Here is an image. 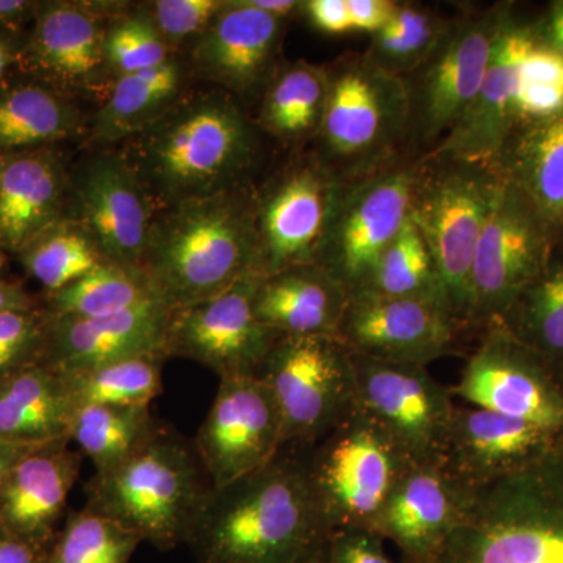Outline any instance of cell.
<instances>
[{"instance_id": "obj_1", "label": "cell", "mask_w": 563, "mask_h": 563, "mask_svg": "<svg viewBox=\"0 0 563 563\" xmlns=\"http://www.w3.org/2000/svg\"><path fill=\"white\" fill-rule=\"evenodd\" d=\"M309 448L211 487L187 543L199 563H313L332 531L310 479Z\"/></svg>"}, {"instance_id": "obj_2", "label": "cell", "mask_w": 563, "mask_h": 563, "mask_svg": "<svg viewBox=\"0 0 563 563\" xmlns=\"http://www.w3.org/2000/svg\"><path fill=\"white\" fill-rule=\"evenodd\" d=\"M258 135L224 92L174 102L132 136L124 157L147 195L174 206L239 188L258 157Z\"/></svg>"}, {"instance_id": "obj_3", "label": "cell", "mask_w": 563, "mask_h": 563, "mask_svg": "<svg viewBox=\"0 0 563 563\" xmlns=\"http://www.w3.org/2000/svg\"><path fill=\"white\" fill-rule=\"evenodd\" d=\"M257 258L255 201L236 188L166 207L155 217L141 272L173 312L257 273Z\"/></svg>"}, {"instance_id": "obj_4", "label": "cell", "mask_w": 563, "mask_h": 563, "mask_svg": "<svg viewBox=\"0 0 563 563\" xmlns=\"http://www.w3.org/2000/svg\"><path fill=\"white\" fill-rule=\"evenodd\" d=\"M437 563H563V457L473 490Z\"/></svg>"}, {"instance_id": "obj_5", "label": "cell", "mask_w": 563, "mask_h": 563, "mask_svg": "<svg viewBox=\"0 0 563 563\" xmlns=\"http://www.w3.org/2000/svg\"><path fill=\"white\" fill-rule=\"evenodd\" d=\"M211 483L195 444L161 431L87 487V509L117 521L162 551L187 543Z\"/></svg>"}, {"instance_id": "obj_6", "label": "cell", "mask_w": 563, "mask_h": 563, "mask_svg": "<svg viewBox=\"0 0 563 563\" xmlns=\"http://www.w3.org/2000/svg\"><path fill=\"white\" fill-rule=\"evenodd\" d=\"M329 76L328 103L317 135L318 161L343 181L395 165L393 158L412 129L406 80L366 54L347 55L329 69Z\"/></svg>"}, {"instance_id": "obj_7", "label": "cell", "mask_w": 563, "mask_h": 563, "mask_svg": "<svg viewBox=\"0 0 563 563\" xmlns=\"http://www.w3.org/2000/svg\"><path fill=\"white\" fill-rule=\"evenodd\" d=\"M410 220L432 252L448 307L472 331V269L477 244L504 176L493 165L461 161L420 162Z\"/></svg>"}, {"instance_id": "obj_8", "label": "cell", "mask_w": 563, "mask_h": 563, "mask_svg": "<svg viewBox=\"0 0 563 563\" xmlns=\"http://www.w3.org/2000/svg\"><path fill=\"white\" fill-rule=\"evenodd\" d=\"M307 461L332 532L374 529L396 485L413 465L357 406L309 448Z\"/></svg>"}, {"instance_id": "obj_9", "label": "cell", "mask_w": 563, "mask_h": 563, "mask_svg": "<svg viewBox=\"0 0 563 563\" xmlns=\"http://www.w3.org/2000/svg\"><path fill=\"white\" fill-rule=\"evenodd\" d=\"M258 377L279 406L284 448H312L355 409L352 354L333 336H279Z\"/></svg>"}, {"instance_id": "obj_10", "label": "cell", "mask_w": 563, "mask_h": 563, "mask_svg": "<svg viewBox=\"0 0 563 563\" xmlns=\"http://www.w3.org/2000/svg\"><path fill=\"white\" fill-rule=\"evenodd\" d=\"M418 176L420 163H395L344 184L318 265L350 295L365 287L380 255L409 220Z\"/></svg>"}, {"instance_id": "obj_11", "label": "cell", "mask_w": 563, "mask_h": 563, "mask_svg": "<svg viewBox=\"0 0 563 563\" xmlns=\"http://www.w3.org/2000/svg\"><path fill=\"white\" fill-rule=\"evenodd\" d=\"M352 354V352H351ZM355 406L398 444L413 465L444 462L457 404L428 366L352 354Z\"/></svg>"}, {"instance_id": "obj_12", "label": "cell", "mask_w": 563, "mask_h": 563, "mask_svg": "<svg viewBox=\"0 0 563 563\" xmlns=\"http://www.w3.org/2000/svg\"><path fill=\"white\" fill-rule=\"evenodd\" d=\"M548 225L517 185L504 177L472 269V331L503 320L520 292L547 269Z\"/></svg>"}, {"instance_id": "obj_13", "label": "cell", "mask_w": 563, "mask_h": 563, "mask_svg": "<svg viewBox=\"0 0 563 563\" xmlns=\"http://www.w3.org/2000/svg\"><path fill=\"white\" fill-rule=\"evenodd\" d=\"M263 276L251 273L221 295L173 310L166 331L168 357L201 363L222 377L258 376L280 335L254 312Z\"/></svg>"}, {"instance_id": "obj_14", "label": "cell", "mask_w": 563, "mask_h": 563, "mask_svg": "<svg viewBox=\"0 0 563 563\" xmlns=\"http://www.w3.org/2000/svg\"><path fill=\"white\" fill-rule=\"evenodd\" d=\"M484 331L457 384L450 387L454 398L466 406L531 422L554 437L561 433L563 391L540 361L542 355L501 324L488 325Z\"/></svg>"}, {"instance_id": "obj_15", "label": "cell", "mask_w": 563, "mask_h": 563, "mask_svg": "<svg viewBox=\"0 0 563 563\" xmlns=\"http://www.w3.org/2000/svg\"><path fill=\"white\" fill-rule=\"evenodd\" d=\"M344 184L317 157L282 174L255 201L261 276L318 265Z\"/></svg>"}, {"instance_id": "obj_16", "label": "cell", "mask_w": 563, "mask_h": 563, "mask_svg": "<svg viewBox=\"0 0 563 563\" xmlns=\"http://www.w3.org/2000/svg\"><path fill=\"white\" fill-rule=\"evenodd\" d=\"M507 21L503 9L455 21L431 60L409 76L415 79H404L412 106L410 133L422 143L435 147L462 120L483 85Z\"/></svg>"}, {"instance_id": "obj_17", "label": "cell", "mask_w": 563, "mask_h": 563, "mask_svg": "<svg viewBox=\"0 0 563 563\" xmlns=\"http://www.w3.org/2000/svg\"><path fill=\"white\" fill-rule=\"evenodd\" d=\"M282 432L279 406L261 377H222L192 444L218 488L268 465L284 448Z\"/></svg>"}, {"instance_id": "obj_18", "label": "cell", "mask_w": 563, "mask_h": 563, "mask_svg": "<svg viewBox=\"0 0 563 563\" xmlns=\"http://www.w3.org/2000/svg\"><path fill=\"white\" fill-rule=\"evenodd\" d=\"M463 332L444 303L362 291L350 295L339 340L355 355L429 366L459 354Z\"/></svg>"}, {"instance_id": "obj_19", "label": "cell", "mask_w": 563, "mask_h": 563, "mask_svg": "<svg viewBox=\"0 0 563 563\" xmlns=\"http://www.w3.org/2000/svg\"><path fill=\"white\" fill-rule=\"evenodd\" d=\"M77 222L90 233L103 258L143 268L154 225V202L124 157L101 154L70 179Z\"/></svg>"}, {"instance_id": "obj_20", "label": "cell", "mask_w": 563, "mask_h": 563, "mask_svg": "<svg viewBox=\"0 0 563 563\" xmlns=\"http://www.w3.org/2000/svg\"><path fill=\"white\" fill-rule=\"evenodd\" d=\"M472 493L444 462L410 465L374 531L398 548L404 563H437L461 523Z\"/></svg>"}, {"instance_id": "obj_21", "label": "cell", "mask_w": 563, "mask_h": 563, "mask_svg": "<svg viewBox=\"0 0 563 563\" xmlns=\"http://www.w3.org/2000/svg\"><path fill=\"white\" fill-rule=\"evenodd\" d=\"M536 43L531 32L510 20L506 22L472 106L446 139L420 162L461 161L495 166L504 144L512 136L520 69Z\"/></svg>"}, {"instance_id": "obj_22", "label": "cell", "mask_w": 563, "mask_h": 563, "mask_svg": "<svg viewBox=\"0 0 563 563\" xmlns=\"http://www.w3.org/2000/svg\"><path fill=\"white\" fill-rule=\"evenodd\" d=\"M172 310L161 301L103 317L47 313L43 365L57 373L84 372L147 354H166Z\"/></svg>"}, {"instance_id": "obj_23", "label": "cell", "mask_w": 563, "mask_h": 563, "mask_svg": "<svg viewBox=\"0 0 563 563\" xmlns=\"http://www.w3.org/2000/svg\"><path fill=\"white\" fill-rule=\"evenodd\" d=\"M81 453L70 440L31 448L0 485V528L47 551L79 479Z\"/></svg>"}, {"instance_id": "obj_24", "label": "cell", "mask_w": 563, "mask_h": 563, "mask_svg": "<svg viewBox=\"0 0 563 563\" xmlns=\"http://www.w3.org/2000/svg\"><path fill=\"white\" fill-rule=\"evenodd\" d=\"M554 440L531 422L457 404L444 465L470 490H479L550 454Z\"/></svg>"}, {"instance_id": "obj_25", "label": "cell", "mask_w": 563, "mask_h": 563, "mask_svg": "<svg viewBox=\"0 0 563 563\" xmlns=\"http://www.w3.org/2000/svg\"><path fill=\"white\" fill-rule=\"evenodd\" d=\"M70 177L54 147L0 155V252L20 255L68 220Z\"/></svg>"}, {"instance_id": "obj_26", "label": "cell", "mask_w": 563, "mask_h": 563, "mask_svg": "<svg viewBox=\"0 0 563 563\" xmlns=\"http://www.w3.org/2000/svg\"><path fill=\"white\" fill-rule=\"evenodd\" d=\"M284 22L246 0L225 2L192 51L195 68L228 90L254 91L262 81L272 80Z\"/></svg>"}, {"instance_id": "obj_27", "label": "cell", "mask_w": 563, "mask_h": 563, "mask_svg": "<svg viewBox=\"0 0 563 563\" xmlns=\"http://www.w3.org/2000/svg\"><path fill=\"white\" fill-rule=\"evenodd\" d=\"M106 33L90 10L74 2H40L18 68L63 92L95 79Z\"/></svg>"}, {"instance_id": "obj_28", "label": "cell", "mask_w": 563, "mask_h": 563, "mask_svg": "<svg viewBox=\"0 0 563 563\" xmlns=\"http://www.w3.org/2000/svg\"><path fill=\"white\" fill-rule=\"evenodd\" d=\"M350 291L320 265L295 266L263 277L254 312L280 336H333L346 312Z\"/></svg>"}, {"instance_id": "obj_29", "label": "cell", "mask_w": 563, "mask_h": 563, "mask_svg": "<svg viewBox=\"0 0 563 563\" xmlns=\"http://www.w3.org/2000/svg\"><path fill=\"white\" fill-rule=\"evenodd\" d=\"M74 412L60 373L43 363L0 380V443L35 448L70 440Z\"/></svg>"}, {"instance_id": "obj_30", "label": "cell", "mask_w": 563, "mask_h": 563, "mask_svg": "<svg viewBox=\"0 0 563 563\" xmlns=\"http://www.w3.org/2000/svg\"><path fill=\"white\" fill-rule=\"evenodd\" d=\"M79 125V111L51 85L24 70L0 81V155L54 146Z\"/></svg>"}, {"instance_id": "obj_31", "label": "cell", "mask_w": 563, "mask_h": 563, "mask_svg": "<svg viewBox=\"0 0 563 563\" xmlns=\"http://www.w3.org/2000/svg\"><path fill=\"white\" fill-rule=\"evenodd\" d=\"M495 166L528 196L548 228L563 224V110L531 121Z\"/></svg>"}, {"instance_id": "obj_32", "label": "cell", "mask_w": 563, "mask_h": 563, "mask_svg": "<svg viewBox=\"0 0 563 563\" xmlns=\"http://www.w3.org/2000/svg\"><path fill=\"white\" fill-rule=\"evenodd\" d=\"M180 85L181 68L173 58L157 68L118 77L96 114V139L106 143L131 140L176 102Z\"/></svg>"}, {"instance_id": "obj_33", "label": "cell", "mask_w": 563, "mask_h": 563, "mask_svg": "<svg viewBox=\"0 0 563 563\" xmlns=\"http://www.w3.org/2000/svg\"><path fill=\"white\" fill-rule=\"evenodd\" d=\"M331 76L329 69L299 60L273 74L263 99L261 124L282 141L295 143L320 132Z\"/></svg>"}, {"instance_id": "obj_34", "label": "cell", "mask_w": 563, "mask_h": 563, "mask_svg": "<svg viewBox=\"0 0 563 563\" xmlns=\"http://www.w3.org/2000/svg\"><path fill=\"white\" fill-rule=\"evenodd\" d=\"M161 428L150 406H87L74 412L69 439L102 473L135 454Z\"/></svg>"}, {"instance_id": "obj_35", "label": "cell", "mask_w": 563, "mask_h": 563, "mask_svg": "<svg viewBox=\"0 0 563 563\" xmlns=\"http://www.w3.org/2000/svg\"><path fill=\"white\" fill-rule=\"evenodd\" d=\"M152 301L161 299L146 274L106 262L68 287L46 292L43 309L54 317L90 318L124 312Z\"/></svg>"}, {"instance_id": "obj_36", "label": "cell", "mask_w": 563, "mask_h": 563, "mask_svg": "<svg viewBox=\"0 0 563 563\" xmlns=\"http://www.w3.org/2000/svg\"><path fill=\"white\" fill-rule=\"evenodd\" d=\"M165 354H147L84 372L60 373L74 407L151 406L161 395Z\"/></svg>"}, {"instance_id": "obj_37", "label": "cell", "mask_w": 563, "mask_h": 563, "mask_svg": "<svg viewBox=\"0 0 563 563\" xmlns=\"http://www.w3.org/2000/svg\"><path fill=\"white\" fill-rule=\"evenodd\" d=\"M454 24L426 7L398 2L391 20L373 35L365 54L380 68L407 79L431 60Z\"/></svg>"}, {"instance_id": "obj_38", "label": "cell", "mask_w": 563, "mask_h": 563, "mask_svg": "<svg viewBox=\"0 0 563 563\" xmlns=\"http://www.w3.org/2000/svg\"><path fill=\"white\" fill-rule=\"evenodd\" d=\"M362 291L388 298L440 302L448 307L432 252L410 217L380 255L365 287L357 292Z\"/></svg>"}, {"instance_id": "obj_39", "label": "cell", "mask_w": 563, "mask_h": 563, "mask_svg": "<svg viewBox=\"0 0 563 563\" xmlns=\"http://www.w3.org/2000/svg\"><path fill=\"white\" fill-rule=\"evenodd\" d=\"M18 258L46 292L68 287L107 262L90 233L70 218L41 233Z\"/></svg>"}, {"instance_id": "obj_40", "label": "cell", "mask_w": 563, "mask_h": 563, "mask_svg": "<svg viewBox=\"0 0 563 563\" xmlns=\"http://www.w3.org/2000/svg\"><path fill=\"white\" fill-rule=\"evenodd\" d=\"M141 539L85 507L66 515L46 551V563H129Z\"/></svg>"}, {"instance_id": "obj_41", "label": "cell", "mask_w": 563, "mask_h": 563, "mask_svg": "<svg viewBox=\"0 0 563 563\" xmlns=\"http://www.w3.org/2000/svg\"><path fill=\"white\" fill-rule=\"evenodd\" d=\"M517 313L523 333L515 339L528 340L540 355L563 357V265H548L503 318Z\"/></svg>"}, {"instance_id": "obj_42", "label": "cell", "mask_w": 563, "mask_h": 563, "mask_svg": "<svg viewBox=\"0 0 563 563\" xmlns=\"http://www.w3.org/2000/svg\"><path fill=\"white\" fill-rule=\"evenodd\" d=\"M103 55L118 77L157 68L172 60L168 44L154 21L146 16H131L118 22L106 33Z\"/></svg>"}, {"instance_id": "obj_43", "label": "cell", "mask_w": 563, "mask_h": 563, "mask_svg": "<svg viewBox=\"0 0 563 563\" xmlns=\"http://www.w3.org/2000/svg\"><path fill=\"white\" fill-rule=\"evenodd\" d=\"M46 324L41 306L0 313V380L43 361Z\"/></svg>"}, {"instance_id": "obj_44", "label": "cell", "mask_w": 563, "mask_h": 563, "mask_svg": "<svg viewBox=\"0 0 563 563\" xmlns=\"http://www.w3.org/2000/svg\"><path fill=\"white\" fill-rule=\"evenodd\" d=\"M222 0H158L152 7V21L168 43H180L209 29L224 9Z\"/></svg>"}, {"instance_id": "obj_45", "label": "cell", "mask_w": 563, "mask_h": 563, "mask_svg": "<svg viewBox=\"0 0 563 563\" xmlns=\"http://www.w3.org/2000/svg\"><path fill=\"white\" fill-rule=\"evenodd\" d=\"M384 543V537L374 529H339L329 536L321 563H396Z\"/></svg>"}, {"instance_id": "obj_46", "label": "cell", "mask_w": 563, "mask_h": 563, "mask_svg": "<svg viewBox=\"0 0 563 563\" xmlns=\"http://www.w3.org/2000/svg\"><path fill=\"white\" fill-rule=\"evenodd\" d=\"M302 10L318 31L329 35L352 32L347 0H309Z\"/></svg>"}, {"instance_id": "obj_47", "label": "cell", "mask_w": 563, "mask_h": 563, "mask_svg": "<svg viewBox=\"0 0 563 563\" xmlns=\"http://www.w3.org/2000/svg\"><path fill=\"white\" fill-rule=\"evenodd\" d=\"M398 2L393 0H347L352 32L376 35L395 14Z\"/></svg>"}, {"instance_id": "obj_48", "label": "cell", "mask_w": 563, "mask_h": 563, "mask_svg": "<svg viewBox=\"0 0 563 563\" xmlns=\"http://www.w3.org/2000/svg\"><path fill=\"white\" fill-rule=\"evenodd\" d=\"M0 563H46V551L0 528Z\"/></svg>"}, {"instance_id": "obj_49", "label": "cell", "mask_w": 563, "mask_h": 563, "mask_svg": "<svg viewBox=\"0 0 563 563\" xmlns=\"http://www.w3.org/2000/svg\"><path fill=\"white\" fill-rule=\"evenodd\" d=\"M38 5L31 0H0V27L22 31L25 22L35 20Z\"/></svg>"}, {"instance_id": "obj_50", "label": "cell", "mask_w": 563, "mask_h": 563, "mask_svg": "<svg viewBox=\"0 0 563 563\" xmlns=\"http://www.w3.org/2000/svg\"><path fill=\"white\" fill-rule=\"evenodd\" d=\"M24 41L22 31L0 27V81L5 79L11 68L20 65Z\"/></svg>"}, {"instance_id": "obj_51", "label": "cell", "mask_w": 563, "mask_h": 563, "mask_svg": "<svg viewBox=\"0 0 563 563\" xmlns=\"http://www.w3.org/2000/svg\"><path fill=\"white\" fill-rule=\"evenodd\" d=\"M36 307H40L38 302L21 284L0 277V313L36 309Z\"/></svg>"}, {"instance_id": "obj_52", "label": "cell", "mask_w": 563, "mask_h": 563, "mask_svg": "<svg viewBox=\"0 0 563 563\" xmlns=\"http://www.w3.org/2000/svg\"><path fill=\"white\" fill-rule=\"evenodd\" d=\"M246 3L280 20H287L295 11L302 10L303 5V2H296V0H246Z\"/></svg>"}, {"instance_id": "obj_53", "label": "cell", "mask_w": 563, "mask_h": 563, "mask_svg": "<svg viewBox=\"0 0 563 563\" xmlns=\"http://www.w3.org/2000/svg\"><path fill=\"white\" fill-rule=\"evenodd\" d=\"M547 46L563 58V0L551 7Z\"/></svg>"}, {"instance_id": "obj_54", "label": "cell", "mask_w": 563, "mask_h": 563, "mask_svg": "<svg viewBox=\"0 0 563 563\" xmlns=\"http://www.w3.org/2000/svg\"><path fill=\"white\" fill-rule=\"evenodd\" d=\"M31 448L13 446V444L0 443V485H2L3 477L9 473L11 465L21 457L25 451Z\"/></svg>"}, {"instance_id": "obj_55", "label": "cell", "mask_w": 563, "mask_h": 563, "mask_svg": "<svg viewBox=\"0 0 563 563\" xmlns=\"http://www.w3.org/2000/svg\"><path fill=\"white\" fill-rule=\"evenodd\" d=\"M554 451H555V453L561 454L563 457V431L561 433H558V435H555Z\"/></svg>"}, {"instance_id": "obj_56", "label": "cell", "mask_w": 563, "mask_h": 563, "mask_svg": "<svg viewBox=\"0 0 563 563\" xmlns=\"http://www.w3.org/2000/svg\"><path fill=\"white\" fill-rule=\"evenodd\" d=\"M3 265H5V254H2V252H0V273H2Z\"/></svg>"}, {"instance_id": "obj_57", "label": "cell", "mask_w": 563, "mask_h": 563, "mask_svg": "<svg viewBox=\"0 0 563 563\" xmlns=\"http://www.w3.org/2000/svg\"><path fill=\"white\" fill-rule=\"evenodd\" d=\"M313 563H321V561L320 562H313Z\"/></svg>"}]
</instances>
